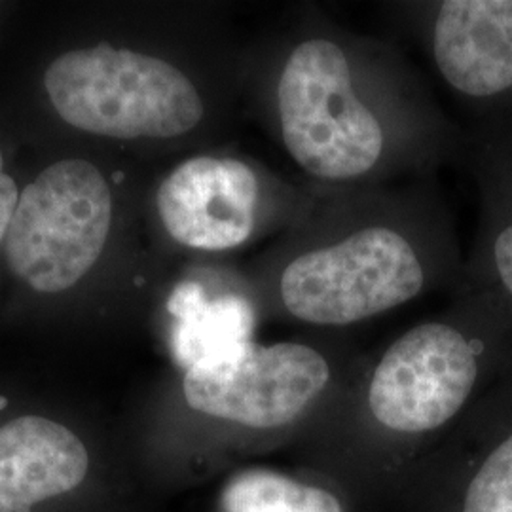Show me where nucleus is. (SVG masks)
I'll list each match as a JSON object with an SVG mask.
<instances>
[{
	"mask_svg": "<svg viewBox=\"0 0 512 512\" xmlns=\"http://www.w3.org/2000/svg\"><path fill=\"white\" fill-rule=\"evenodd\" d=\"M454 220L427 183L317 190L308 213L272 241L249 304L319 329H344L463 281Z\"/></svg>",
	"mask_w": 512,
	"mask_h": 512,
	"instance_id": "nucleus-2",
	"label": "nucleus"
},
{
	"mask_svg": "<svg viewBox=\"0 0 512 512\" xmlns=\"http://www.w3.org/2000/svg\"><path fill=\"white\" fill-rule=\"evenodd\" d=\"M44 88L73 128L126 141L181 139L207 114L200 86L179 65L109 42L57 57Z\"/></svg>",
	"mask_w": 512,
	"mask_h": 512,
	"instance_id": "nucleus-3",
	"label": "nucleus"
},
{
	"mask_svg": "<svg viewBox=\"0 0 512 512\" xmlns=\"http://www.w3.org/2000/svg\"><path fill=\"white\" fill-rule=\"evenodd\" d=\"M406 6V25L442 86L484 126L512 122V0Z\"/></svg>",
	"mask_w": 512,
	"mask_h": 512,
	"instance_id": "nucleus-8",
	"label": "nucleus"
},
{
	"mask_svg": "<svg viewBox=\"0 0 512 512\" xmlns=\"http://www.w3.org/2000/svg\"><path fill=\"white\" fill-rule=\"evenodd\" d=\"M463 512H512V435L495 448L471 480Z\"/></svg>",
	"mask_w": 512,
	"mask_h": 512,
	"instance_id": "nucleus-12",
	"label": "nucleus"
},
{
	"mask_svg": "<svg viewBox=\"0 0 512 512\" xmlns=\"http://www.w3.org/2000/svg\"><path fill=\"white\" fill-rule=\"evenodd\" d=\"M456 298L444 315L404 330L368 374L366 412L385 431H437L471 399L484 353L476 323L492 298L465 287H459Z\"/></svg>",
	"mask_w": 512,
	"mask_h": 512,
	"instance_id": "nucleus-5",
	"label": "nucleus"
},
{
	"mask_svg": "<svg viewBox=\"0 0 512 512\" xmlns=\"http://www.w3.org/2000/svg\"><path fill=\"white\" fill-rule=\"evenodd\" d=\"M256 86L272 143L315 190L421 181L461 147L458 129L395 46L317 8L275 31Z\"/></svg>",
	"mask_w": 512,
	"mask_h": 512,
	"instance_id": "nucleus-1",
	"label": "nucleus"
},
{
	"mask_svg": "<svg viewBox=\"0 0 512 512\" xmlns=\"http://www.w3.org/2000/svg\"><path fill=\"white\" fill-rule=\"evenodd\" d=\"M4 162H2V152H0V241L6 238L10 224L14 219L16 207L19 202L18 186L14 179L4 171Z\"/></svg>",
	"mask_w": 512,
	"mask_h": 512,
	"instance_id": "nucleus-13",
	"label": "nucleus"
},
{
	"mask_svg": "<svg viewBox=\"0 0 512 512\" xmlns=\"http://www.w3.org/2000/svg\"><path fill=\"white\" fill-rule=\"evenodd\" d=\"M507 124H511V126H512V122H507Z\"/></svg>",
	"mask_w": 512,
	"mask_h": 512,
	"instance_id": "nucleus-14",
	"label": "nucleus"
},
{
	"mask_svg": "<svg viewBox=\"0 0 512 512\" xmlns=\"http://www.w3.org/2000/svg\"><path fill=\"white\" fill-rule=\"evenodd\" d=\"M222 507L226 512H344L327 490L266 469L232 478L222 494Z\"/></svg>",
	"mask_w": 512,
	"mask_h": 512,
	"instance_id": "nucleus-11",
	"label": "nucleus"
},
{
	"mask_svg": "<svg viewBox=\"0 0 512 512\" xmlns=\"http://www.w3.org/2000/svg\"><path fill=\"white\" fill-rule=\"evenodd\" d=\"M315 198V188L255 160L202 154L165 175L154 207L165 236L179 247L228 253L279 238L308 213Z\"/></svg>",
	"mask_w": 512,
	"mask_h": 512,
	"instance_id": "nucleus-4",
	"label": "nucleus"
},
{
	"mask_svg": "<svg viewBox=\"0 0 512 512\" xmlns=\"http://www.w3.org/2000/svg\"><path fill=\"white\" fill-rule=\"evenodd\" d=\"M112 222L103 173L84 160L44 169L21 196L6 234L12 272L38 293H61L92 270Z\"/></svg>",
	"mask_w": 512,
	"mask_h": 512,
	"instance_id": "nucleus-6",
	"label": "nucleus"
},
{
	"mask_svg": "<svg viewBox=\"0 0 512 512\" xmlns=\"http://www.w3.org/2000/svg\"><path fill=\"white\" fill-rule=\"evenodd\" d=\"M471 145L480 224L459 287L490 296L512 315V126H484Z\"/></svg>",
	"mask_w": 512,
	"mask_h": 512,
	"instance_id": "nucleus-10",
	"label": "nucleus"
},
{
	"mask_svg": "<svg viewBox=\"0 0 512 512\" xmlns=\"http://www.w3.org/2000/svg\"><path fill=\"white\" fill-rule=\"evenodd\" d=\"M332 380L329 357L310 344L260 346L243 340L190 363L183 397L188 408L207 418L274 431L306 416Z\"/></svg>",
	"mask_w": 512,
	"mask_h": 512,
	"instance_id": "nucleus-7",
	"label": "nucleus"
},
{
	"mask_svg": "<svg viewBox=\"0 0 512 512\" xmlns=\"http://www.w3.org/2000/svg\"><path fill=\"white\" fill-rule=\"evenodd\" d=\"M92 467L82 439L59 421L19 416L0 427V512H31L78 490Z\"/></svg>",
	"mask_w": 512,
	"mask_h": 512,
	"instance_id": "nucleus-9",
	"label": "nucleus"
}]
</instances>
